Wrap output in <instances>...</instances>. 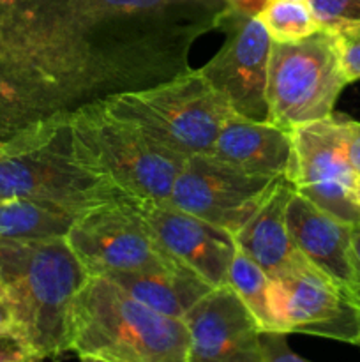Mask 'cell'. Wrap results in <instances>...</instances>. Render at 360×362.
<instances>
[{"instance_id": "6da1fadb", "label": "cell", "mask_w": 360, "mask_h": 362, "mask_svg": "<svg viewBox=\"0 0 360 362\" xmlns=\"http://www.w3.org/2000/svg\"><path fill=\"white\" fill-rule=\"evenodd\" d=\"M228 0H0V141L189 73Z\"/></svg>"}, {"instance_id": "7a4b0ae2", "label": "cell", "mask_w": 360, "mask_h": 362, "mask_svg": "<svg viewBox=\"0 0 360 362\" xmlns=\"http://www.w3.org/2000/svg\"><path fill=\"white\" fill-rule=\"evenodd\" d=\"M0 279L9 293L14 334L41 361L69 352V310L90 274L66 237L0 239Z\"/></svg>"}, {"instance_id": "3957f363", "label": "cell", "mask_w": 360, "mask_h": 362, "mask_svg": "<svg viewBox=\"0 0 360 362\" xmlns=\"http://www.w3.org/2000/svg\"><path fill=\"white\" fill-rule=\"evenodd\" d=\"M189 331L104 276H90L69 310V352L109 362H187Z\"/></svg>"}, {"instance_id": "277c9868", "label": "cell", "mask_w": 360, "mask_h": 362, "mask_svg": "<svg viewBox=\"0 0 360 362\" xmlns=\"http://www.w3.org/2000/svg\"><path fill=\"white\" fill-rule=\"evenodd\" d=\"M127 197L74 151L71 117H53L0 141V202L30 198L85 214Z\"/></svg>"}, {"instance_id": "5b68a950", "label": "cell", "mask_w": 360, "mask_h": 362, "mask_svg": "<svg viewBox=\"0 0 360 362\" xmlns=\"http://www.w3.org/2000/svg\"><path fill=\"white\" fill-rule=\"evenodd\" d=\"M74 151L94 173L112 180L127 197L168 202L184 159L164 151L141 129L119 119L104 103L71 115Z\"/></svg>"}, {"instance_id": "8992f818", "label": "cell", "mask_w": 360, "mask_h": 362, "mask_svg": "<svg viewBox=\"0 0 360 362\" xmlns=\"http://www.w3.org/2000/svg\"><path fill=\"white\" fill-rule=\"evenodd\" d=\"M104 105L113 115L134 124L154 144L182 159L210 154L232 112L200 69L155 87L120 94Z\"/></svg>"}, {"instance_id": "52a82bcc", "label": "cell", "mask_w": 360, "mask_h": 362, "mask_svg": "<svg viewBox=\"0 0 360 362\" xmlns=\"http://www.w3.org/2000/svg\"><path fill=\"white\" fill-rule=\"evenodd\" d=\"M348 83L335 35L328 28L299 41H272L265 87L267 120L292 131L328 119Z\"/></svg>"}, {"instance_id": "ba28073f", "label": "cell", "mask_w": 360, "mask_h": 362, "mask_svg": "<svg viewBox=\"0 0 360 362\" xmlns=\"http://www.w3.org/2000/svg\"><path fill=\"white\" fill-rule=\"evenodd\" d=\"M66 240L90 276L175 264L155 243L138 198L133 197H122L81 214Z\"/></svg>"}, {"instance_id": "9c48e42d", "label": "cell", "mask_w": 360, "mask_h": 362, "mask_svg": "<svg viewBox=\"0 0 360 362\" xmlns=\"http://www.w3.org/2000/svg\"><path fill=\"white\" fill-rule=\"evenodd\" d=\"M268 311L275 332H300L360 346V315L352 297L307 260L270 278Z\"/></svg>"}, {"instance_id": "30bf717a", "label": "cell", "mask_w": 360, "mask_h": 362, "mask_svg": "<svg viewBox=\"0 0 360 362\" xmlns=\"http://www.w3.org/2000/svg\"><path fill=\"white\" fill-rule=\"evenodd\" d=\"M286 179L311 204L349 225L360 223L359 177L342 144L341 117L332 115L292 129V159Z\"/></svg>"}, {"instance_id": "8fae6325", "label": "cell", "mask_w": 360, "mask_h": 362, "mask_svg": "<svg viewBox=\"0 0 360 362\" xmlns=\"http://www.w3.org/2000/svg\"><path fill=\"white\" fill-rule=\"evenodd\" d=\"M275 180L240 172L212 154H196L184 159L168 204L235 235Z\"/></svg>"}, {"instance_id": "7c38bea8", "label": "cell", "mask_w": 360, "mask_h": 362, "mask_svg": "<svg viewBox=\"0 0 360 362\" xmlns=\"http://www.w3.org/2000/svg\"><path fill=\"white\" fill-rule=\"evenodd\" d=\"M224 45L200 67L201 76L232 112L253 120H267L268 57L272 39L256 14L233 7L221 21Z\"/></svg>"}, {"instance_id": "4fadbf2b", "label": "cell", "mask_w": 360, "mask_h": 362, "mask_svg": "<svg viewBox=\"0 0 360 362\" xmlns=\"http://www.w3.org/2000/svg\"><path fill=\"white\" fill-rule=\"evenodd\" d=\"M138 205L155 243L169 260L193 272L210 288L226 285L236 251L233 235L168 202L138 200Z\"/></svg>"}, {"instance_id": "5bb4252c", "label": "cell", "mask_w": 360, "mask_h": 362, "mask_svg": "<svg viewBox=\"0 0 360 362\" xmlns=\"http://www.w3.org/2000/svg\"><path fill=\"white\" fill-rule=\"evenodd\" d=\"M184 322L187 362H263L260 327L228 285L208 292Z\"/></svg>"}, {"instance_id": "9a60e30c", "label": "cell", "mask_w": 360, "mask_h": 362, "mask_svg": "<svg viewBox=\"0 0 360 362\" xmlns=\"http://www.w3.org/2000/svg\"><path fill=\"white\" fill-rule=\"evenodd\" d=\"M286 225L296 251L349 296L353 226L334 218L293 191L286 207Z\"/></svg>"}, {"instance_id": "2e32d148", "label": "cell", "mask_w": 360, "mask_h": 362, "mask_svg": "<svg viewBox=\"0 0 360 362\" xmlns=\"http://www.w3.org/2000/svg\"><path fill=\"white\" fill-rule=\"evenodd\" d=\"M210 154L249 175L279 179L292 159V131L229 112Z\"/></svg>"}, {"instance_id": "e0dca14e", "label": "cell", "mask_w": 360, "mask_h": 362, "mask_svg": "<svg viewBox=\"0 0 360 362\" xmlns=\"http://www.w3.org/2000/svg\"><path fill=\"white\" fill-rule=\"evenodd\" d=\"M293 191V184L279 177L249 221L233 235L236 247L256 262L268 278L286 274L306 260L296 251L286 225V207Z\"/></svg>"}, {"instance_id": "ac0fdd59", "label": "cell", "mask_w": 360, "mask_h": 362, "mask_svg": "<svg viewBox=\"0 0 360 362\" xmlns=\"http://www.w3.org/2000/svg\"><path fill=\"white\" fill-rule=\"evenodd\" d=\"M104 278L126 290L133 299L166 317L184 320L186 315L214 288L176 264L147 271L112 272Z\"/></svg>"}, {"instance_id": "d6986e66", "label": "cell", "mask_w": 360, "mask_h": 362, "mask_svg": "<svg viewBox=\"0 0 360 362\" xmlns=\"http://www.w3.org/2000/svg\"><path fill=\"white\" fill-rule=\"evenodd\" d=\"M80 216L48 202L9 198L0 202V239L42 240L67 237Z\"/></svg>"}, {"instance_id": "ffe728a7", "label": "cell", "mask_w": 360, "mask_h": 362, "mask_svg": "<svg viewBox=\"0 0 360 362\" xmlns=\"http://www.w3.org/2000/svg\"><path fill=\"white\" fill-rule=\"evenodd\" d=\"M226 285L239 297V300L256 322L261 332H275L270 311H268L270 278L256 262L251 260L239 247H236L235 257L229 265Z\"/></svg>"}, {"instance_id": "44dd1931", "label": "cell", "mask_w": 360, "mask_h": 362, "mask_svg": "<svg viewBox=\"0 0 360 362\" xmlns=\"http://www.w3.org/2000/svg\"><path fill=\"white\" fill-rule=\"evenodd\" d=\"M256 16L272 41L279 42L299 41L321 28L307 2L296 0H268Z\"/></svg>"}, {"instance_id": "7402d4cb", "label": "cell", "mask_w": 360, "mask_h": 362, "mask_svg": "<svg viewBox=\"0 0 360 362\" xmlns=\"http://www.w3.org/2000/svg\"><path fill=\"white\" fill-rule=\"evenodd\" d=\"M311 13L321 28L360 21V0H307Z\"/></svg>"}, {"instance_id": "603a6c76", "label": "cell", "mask_w": 360, "mask_h": 362, "mask_svg": "<svg viewBox=\"0 0 360 362\" xmlns=\"http://www.w3.org/2000/svg\"><path fill=\"white\" fill-rule=\"evenodd\" d=\"M341 57L342 71L348 81L360 80V21L339 25L332 28Z\"/></svg>"}, {"instance_id": "cb8c5ba5", "label": "cell", "mask_w": 360, "mask_h": 362, "mask_svg": "<svg viewBox=\"0 0 360 362\" xmlns=\"http://www.w3.org/2000/svg\"><path fill=\"white\" fill-rule=\"evenodd\" d=\"M284 332H261L263 362H311L293 352Z\"/></svg>"}, {"instance_id": "d4e9b609", "label": "cell", "mask_w": 360, "mask_h": 362, "mask_svg": "<svg viewBox=\"0 0 360 362\" xmlns=\"http://www.w3.org/2000/svg\"><path fill=\"white\" fill-rule=\"evenodd\" d=\"M341 131L346 159L355 175L360 179V122L341 117Z\"/></svg>"}, {"instance_id": "484cf974", "label": "cell", "mask_w": 360, "mask_h": 362, "mask_svg": "<svg viewBox=\"0 0 360 362\" xmlns=\"http://www.w3.org/2000/svg\"><path fill=\"white\" fill-rule=\"evenodd\" d=\"M0 362H41L16 334L0 336Z\"/></svg>"}, {"instance_id": "4316f807", "label": "cell", "mask_w": 360, "mask_h": 362, "mask_svg": "<svg viewBox=\"0 0 360 362\" xmlns=\"http://www.w3.org/2000/svg\"><path fill=\"white\" fill-rule=\"evenodd\" d=\"M349 264H352V286L349 297L360 315V223L353 226L352 250H349Z\"/></svg>"}, {"instance_id": "83f0119b", "label": "cell", "mask_w": 360, "mask_h": 362, "mask_svg": "<svg viewBox=\"0 0 360 362\" xmlns=\"http://www.w3.org/2000/svg\"><path fill=\"white\" fill-rule=\"evenodd\" d=\"M14 334V313L13 304H11L9 293L0 279V336Z\"/></svg>"}, {"instance_id": "f1b7e54d", "label": "cell", "mask_w": 360, "mask_h": 362, "mask_svg": "<svg viewBox=\"0 0 360 362\" xmlns=\"http://www.w3.org/2000/svg\"><path fill=\"white\" fill-rule=\"evenodd\" d=\"M235 9L244 11L249 14H258L265 7L268 0H228Z\"/></svg>"}, {"instance_id": "f546056e", "label": "cell", "mask_w": 360, "mask_h": 362, "mask_svg": "<svg viewBox=\"0 0 360 362\" xmlns=\"http://www.w3.org/2000/svg\"><path fill=\"white\" fill-rule=\"evenodd\" d=\"M80 362H109L104 359H99V357H90V356H81Z\"/></svg>"}, {"instance_id": "4dcf8cb0", "label": "cell", "mask_w": 360, "mask_h": 362, "mask_svg": "<svg viewBox=\"0 0 360 362\" xmlns=\"http://www.w3.org/2000/svg\"><path fill=\"white\" fill-rule=\"evenodd\" d=\"M356 200H359V204H360V180H359V184H356Z\"/></svg>"}, {"instance_id": "1f68e13d", "label": "cell", "mask_w": 360, "mask_h": 362, "mask_svg": "<svg viewBox=\"0 0 360 362\" xmlns=\"http://www.w3.org/2000/svg\"><path fill=\"white\" fill-rule=\"evenodd\" d=\"M296 2H307V0H296Z\"/></svg>"}]
</instances>
